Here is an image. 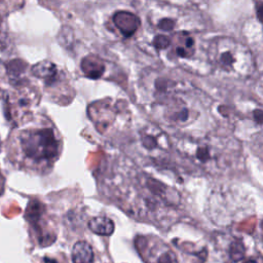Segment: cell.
<instances>
[{
  "instance_id": "6da1fadb",
  "label": "cell",
  "mask_w": 263,
  "mask_h": 263,
  "mask_svg": "<svg viewBox=\"0 0 263 263\" xmlns=\"http://www.w3.org/2000/svg\"><path fill=\"white\" fill-rule=\"evenodd\" d=\"M176 149L191 165L211 174L229 167L238 154L235 143L214 136L182 138L177 142Z\"/></svg>"
},
{
  "instance_id": "7a4b0ae2",
  "label": "cell",
  "mask_w": 263,
  "mask_h": 263,
  "mask_svg": "<svg viewBox=\"0 0 263 263\" xmlns=\"http://www.w3.org/2000/svg\"><path fill=\"white\" fill-rule=\"evenodd\" d=\"M17 145L23 160L35 168L52 165L62 147L57 130L47 124L22 129L17 135Z\"/></svg>"
},
{
  "instance_id": "3957f363",
  "label": "cell",
  "mask_w": 263,
  "mask_h": 263,
  "mask_svg": "<svg viewBox=\"0 0 263 263\" xmlns=\"http://www.w3.org/2000/svg\"><path fill=\"white\" fill-rule=\"evenodd\" d=\"M208 62L222 73L234 77H249L255 68L251 50L232 37L218 36L205 47Z\"/></svg>"
},
{
  "instance_id": "277c9868",
  "label": "cell",
  "mask_w": 263,
  "mask_h": 263,
  "mask_svg": "<svg viewBox=\"0 0 263 263\" xmlns=\"http://www.w3.org/2000/svg\"><path fill=\"white\" fill-rule=\"evenodd\" d=\"M180 93L181 91L174 92L154 102L153 110L156 117L166 125L182 127L190 124L197 117V111Z\"/></svg>"
},
{
  "instance_id": "5b68a950",
  "label": "cell",
  "mask_w": 263,
  "mask_h": 263,
  "mask_svg": "<svg viewBox=\"0 0 263 263\" xmlns=\"http://www.w3.org/2000/svg\"><path fill=\"white\" fill-rule=\"evenodd\" d=\"M197 31L183 30L171 35L170 43L165 49V57L174 62L189 61L195 57L198 50Z\"/></svg>"
},
{
  "instance_id": "8992f818",
  "label": "cell",
  "mask_w": 263,
  "mask_h": 263,
  "mask_svg": "<svg viewBox=\"0 0 263 263\" xmlns=\"http://www.w3.org/2000/svg\"><path fill=\"white\" fill-rule=\"evenodd\" d=\"M136 248L147 263H179L173 250L155 236H138Z\"/></svg>"
},
{
  "instance_id": "52a82bcc",
  "label": "cell",
  "mask_w": 263,
  "mask_h": 263,
  "mask_svg": "<svg viewBox=\"0 0 263 263\" xmlns=\"http://www.w3.org/2000/svg\"><path fill=\"white\" fill-rule=\"evenodd\" d=\"M220 249L226 255L230 263L243 261L249 255V247L246 237L236 235H224L219 238Z\"/></svg>"
},
{
  "instance_id": "ba28073f",
  "label": "cell",
  "mask_w": 263,
  "mask_h": 263,
  "mask_svg": "<svg viewBox=\"0 0 263 263\" xmlns=\"http://www.w3.org/2000/svg\"><path fill=\"white\" fill-rule=\"evenodd\" d=\"M32 74L41 79L44 84L48 87H54L58 84H61L64 80L63 72L51 62L42 61L35 64L31 70Z\"/></svg>"
},
{
  "instance_id": "9c48e42d",
  "label": "cell",
  "mask_w": 263,
  "mask_h": 263,
  "mask_svg": "<svg viewBox=\"0 0 263 263\" xmlns=\"http://www.w3.org/2000/svg\"><path fill=\"white\" fill-rule=\"evenodd\" d=\"M10 96L12 117H22L24 112L29 111L34 102V92L30 89L18 88Z\"/></svg>"
},
{
  "instance_id": "30bf717a",
  "label": "cell",
  "mask_w": 263,
  "mask_h": 263,
  "mask_svg": "<svg viewBox=\"0 0 263 263\" xmlns=\"http://www.w3.org/2000/svg\"><path fill=\"white\" fill-rule=\"evenodd\" d=\"M113 23L124 37H130L140 27V20L129 11H117L113 15Z\"/></svg>"
},
{
  "instance_id": "8fae6325",
  "label": "cell",
  "mask_w": 263,
  "mask_h": 263,
  "mask_svg": "<svg viewBox=\"0 0 263 263\" xmlns=\"http://www.w3.org/2000/svg\"><path fill=\"white\" fill-rule=\"evenodd\" d=\"M81 69L83 73L92 79L101 78L105 74L106 66L105 62L98 57L88 55L83 59L81 63Z\"/></svg>"
},
{
  "instance_id": "7c38bea8",
  "label": "cell",
  "mask_w": 263,
  "mask_h": 263,
  "mask_svg": "<svg viewBox=\"0 0 263 263\" xmlns=\"http://www.w3.org/2000/svg\"><path fill=\"white\" fill-rule=\"evenodd\" d=\"M73 263H93V251L86 240H78L72 248Z\"/></svg>"
},
{
  "instance_id": "4fadbf2b",
  "label": "cell",
  "mask_w": 263,
  "mask_h": 263,
  "mask_svg": "<svg viewBox=\"0 0 263 263\" xmlns=\"http://www.w3.org/2000/svg\"><path fill=\"white\" fill-rule=\"evenodd\" d=\"M90 231L98 235L109 236L114 232V222L106 216H97L91 218L87 223Z\"/></svg>"
}]
</instances>
